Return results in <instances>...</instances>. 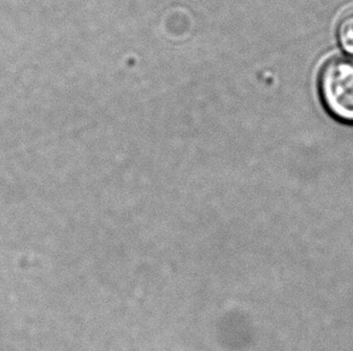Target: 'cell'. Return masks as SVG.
I'll return each instance as SVG.
<instances>
[{
	"label": "cell",
	"instance_id": "obj_2",
	"mask_svg": "<svg viewBox=\"0 0 353 351\" xmlns=\"http://www.w3.org/2000/svg\"><path fill=\"white\" fill-rule=\"evenodd\" d=\"M336 39L341 50L353 56V6L340 16L336 24Z\"/></svg>",
	"mask_w": 353,
	"mask_h": 351
},
{
	"label": "cell",
	"instance_id": "obj_1",
	"mask_svg": "<svg viewBox=\"0 0 353 351\" xmlns=\"http://www.w3.org/2000/svg\"><path fill=\"white\" fill-rule=\"evenodd\" d=\"M317 92L332 118L353 125V58H330L319 72Z\"/></svg>",
	"mask_w": 353,
	"mask_h": 351
}]
</instances>
